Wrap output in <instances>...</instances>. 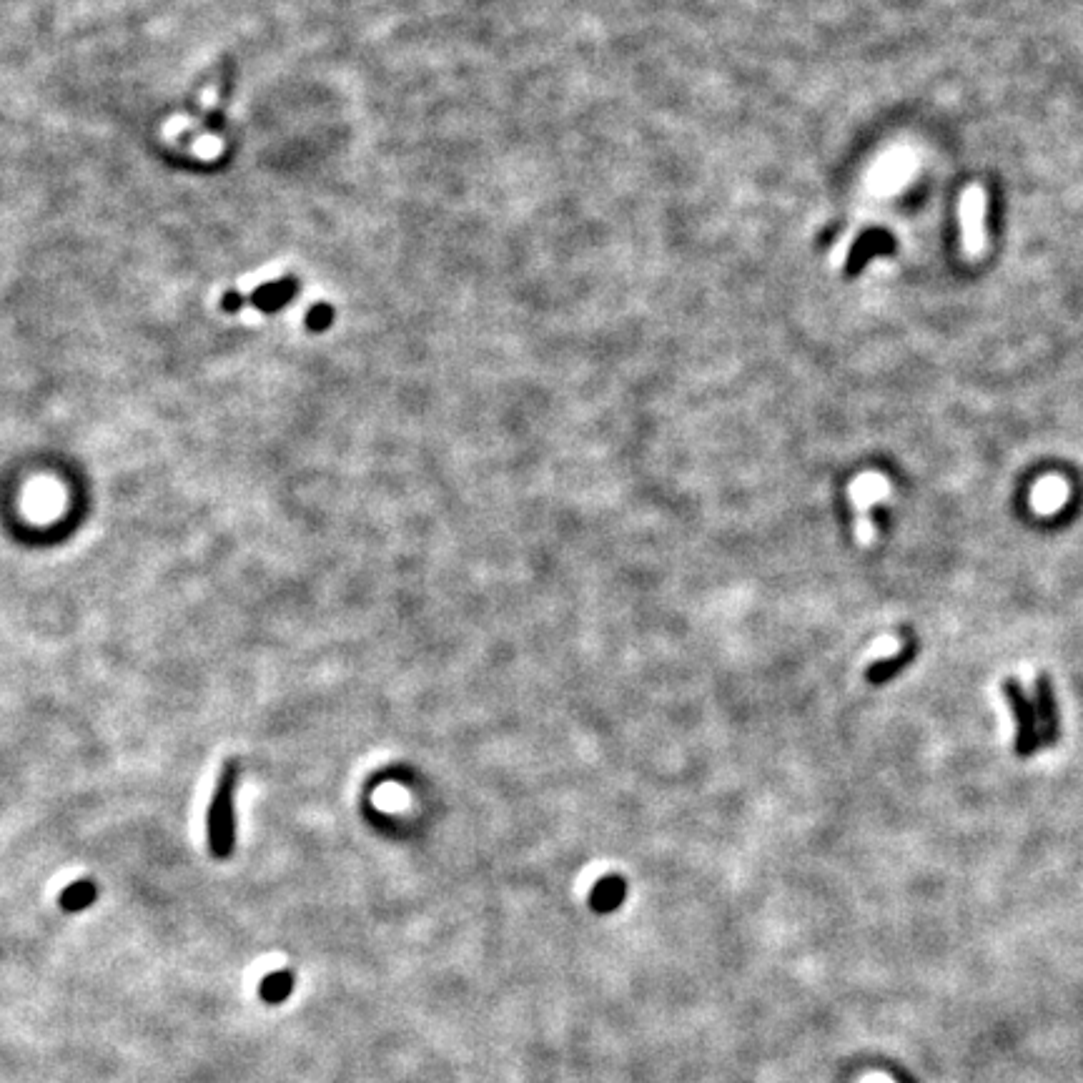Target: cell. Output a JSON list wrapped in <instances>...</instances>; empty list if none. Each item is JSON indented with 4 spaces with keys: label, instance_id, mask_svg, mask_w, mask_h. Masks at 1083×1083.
I'll return each mask as SVG.
<instances>
[{
    "label": "cell",
    "instance_id": "10",
    "mask_svg": "<svg viewBox=\"0 0 1083 1083\" xmlns=\"http://www.w3.org/2000/svg\"><path fill=\"white\" fill-rule=\"evenodd\" d=\"M291 988V978L286 976H271L269 981H266V988H264V996L269 998V1001H279V998H284L286 993H289Z\"/></svg>",
    "mask_w": 1083,
    "mask_h": 1083
},
{
    "label": "cell",
    "instance_id": "7",
    "mask_svg": "<svg viewBox=\"0 0 1083 1083\" xmlns=\"http://www.w3.org/2000/svg\"><path fill=\"white\" fill-rule=\"evenodd\" d=\"M296 294V281L294 279H281L274 284H266L261 289H256L251 294V304L261 311H276L279 306H284L291 296Z\"/></svg>",
    "mask_w": 1083,
    "mask_h": 1083
},
{
    "label": "cell",
    "instance_id": "9",
    "mask_svg": "<svg viewBox=\"0 0 1083 1083\" xmlns=\"http://www.w3.org/2000/svg\"><path fill=\"white\" fill-rule=\"evenodd\" d=\"M96 885H93V880H76V883L68 885L66 890L61 893V906L66 908V911H81V908L91 906L93 900H96Z\"/></svg>",
    "mask_w": 1083,
    "mask_h": 1083
},
{
    "label": "cell",
    "instance_id": "6",
    "mask_svg": "<svg viewBox=\"0 0 1083 1083\" xmlns=\"http://www.w3.org/2000/svg\"><path fill=\"white\" fill-rule=\"evenodd\" d=\"M219 81L221 83H219V93H216L214 106H211V111L206 113L204 128H201L199 133H194V136H201V133H221V128H224L226 101H229L231 83H234V63H231V61L224 63V71H221ZM194 136H191V138H194Z\"/></svg>",
    "mask_w": 1083,
    "mask_h": 1083
},
{
    "label": "cell",
    "instance_id": "5",
    "mask_svg": "<svg viewBox=\"0 0 1083 1083\" xmlns=\"http://www.w3.org/2000/svg\"><path fill=\"white\" fill-rule=\"evenodd\" d=\"M916 652H918L916 640H911L906 647H903V650L895 652V655L880 657V660L870 662V665L865 667V680H868L870 685H885V682H890L893 677H898L900 672H903L908 665H911L913 657H916Z\"/></svg>",
    "mask_w": 1083,
    "mask_h": 1083
},
{
    "label": "cell",
    "instance_id": "4",
    "mask_svg": "<svg viewBox=\"0 0 1083 1083\" xmlns=\"http://www.w3.org/2000/svg\"><path fill=\"white\" fill-rule=\"evenodd\" d=\"M1033 707H1036L1038 730H1041V748H1053L1061 740V712H1058L1053 682L1046 672H1041L1033 685Z\"/></svg>",
    "mask_w": 1083,
    "mask_h": 1083
},
{
    "label": "cell",
    "instance_id": "11",
    "mask_svg": "<svg viewBox=\"0 0 1083 1083\" xmlns=\"http://www.w3.org/2000/svg\"><path fill=\"white\" fill-rule=\"evenodd\" d=\"M329 319H331L329 306H314L309 314V326L311 329H324V326L329 324Z\"/></svg>",
    "mask_w": 1083,
    "mask_h": 1083
},
{
    "label": "cell",
    "instance_id": "2",
    "mask_svg": "<svg viewBox=\"0 0 1083 1083\" xmlns=\"http://www.w3.org/2000/svg\"><path fill=\"white\" fill-rule=\"evenodd\" d=\"M1001 692L1016 717V755L1018 758H1031L1041 750V730H1038L1036 707L1033 700L1023 690V682L1016 677H1008L1001 682Z\"/></svg>",
    "mask_w": 1083,
    "mask_h": 1083
},
{
    "label": "cell",
    "instance_id": "12",
    "mask_svg": "<svg viewBox=\"0 0 1083 1083\" xmlns=\"http://www.w3.org/2000/svg\"><path fill=\"white\" fill-rule=\"evenodd\" d=\"M246 296H241L239 291H229V294H224V299H221V309L229 311V314H234V311H239L241 306L246 304Z\"/></svg>",
    "mask_w": 1083,
    "mask_h": 1083
},
{
    "label": "cell",
    "instance_id": "3",
    "mask_svg": "<svg viewBox=\"0 0 1083 1083\" xmlns=\"http://www.w3.org/2000/svg\"><path fill=\"white\" fill-rule=\"evenodd\" d=\"M986 214V189L978 184H971L961 194V204H958V216H961V246L968 256H981L983 251H986Z\"/></svg>",
    "mask_w": 1083,
    "mask_h": 1083
},
{
    "label": "cell",
    "instance_id": "1",
    "mask_svg": "<svg viewBox=\"0 0 1083 1083\" xmlns=\"http://www.w3.org/2000/svg\"><path fill=\"white\" fill-rule=\"evenodd\" d=\"M236 783H239V765H236L234 760H229V763L221 768L214 795H211L209 815H206L209 848L216 858H229L236 843Z\"/></svg>",
    "mask_w": 1083,
    "mask_h": 1083
},
{
    "label": "cell",
    "instance_id": "8",
    "mask_svg": "<svg viewBox=\"0 0 1083 1083\" xmlns=\"http://www.w3.org/2000/svg\"><path fill=\"white\" fill-rule=\"evenodd\" d=\"M625 893H627L625 880L610 875V878L600 880V883L595 885L590 903H592V908H595L597 913H610V911H615L617 906H620L622 900H625Z\"/></svg>",
    "mask_w": 1083,
    "mask_h": 1083
}]
</instances>
